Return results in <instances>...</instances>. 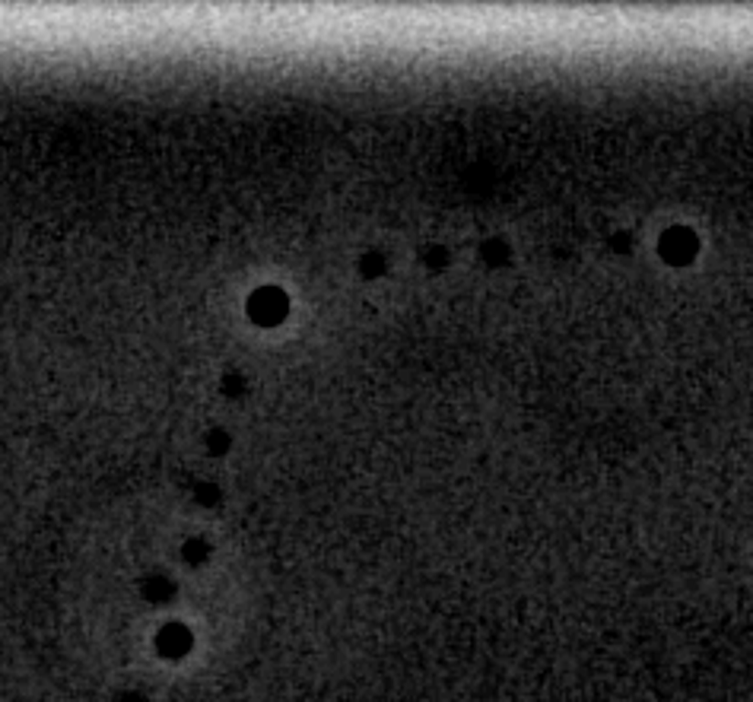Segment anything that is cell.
Segmentation results:
<instances>
[{
  "mask_svg": "<svg viewBox=\"0 0 753 702\" xmlns=\"http://www.w3.org/2000/svg\"><path fill=\"white\" fill-rule=\"evenodd\" d=\"M207 448H210L213 454H226L229 452V436H226L223 430H213L210 436H207Z\"/></svg>",
  "mask_w": 753,
  "mask_h": 702,
  "instance_id": "cell-4",
  "label": "cell"
},
{
  "mask_svg": "<svg viewBox=\"0 0 753 702\" xmlns=\"http://www.w3.org/2000/svg\"><path fill=\"white\" fill-rule=\"evenodd\" d=\"M223 391L226 394H242L245 391V378L239 376V372H236V376H226L223 378Z\"/></svg>",
  "mask_w": 753,
  "mask_h": 702,
  "instance_id": "cell-6",
  "label": "cell"
},
{
  "mask_svg": "<svg viewBox=\"0 0 753 702\" xmlns=\"http://www.w3.org/2000/svg\"><path fill=\"white\" fill-rule=\"evenodd\" d=\"M165 591H169V581H165V579L146 581V594H150V598H159V594H165Z\"/></svg>",
  "mask_w": 753,
  "mask_h": 702,
  "instance_id": "cell-8",
  "label": "cell"
},
{
  "mask_svg": "<svg viewBox=\"0 0 753 702\" xmlns=\"http://www.w3.org/2000/svg\"><path fill=\"white\" fill-rule=\"evenodd\" d=\"M385 271V258L378 255V251H369V255L363 258V273L366 277H376V273Z\"/></svg>",
  "mask_w": 753,
  "mask_h": 702,
  "instance_id": "cell-5",
  "label": "cell"
},
{
  "mask_svg": "<svg viewBox=\"0 0 753 702\" xmlns=\"http://www.w3.org/2000/svg\"><path fill=\"white\" fill-rule=\"evenodd\" d=\"M207 553H210V544H207V540H188V544H185V559L195 566L204 563Z\"/></svg>",
  "mask_w": 753,
  "mask_h": 702,
  "instance_id": "cell-3",
  "label": "cell"
},
{
  "mask_svg": "<svg viewBox=\"0 0 753 702\" xmlns=\"http://www.w3.org/2000/svg\"><path fill=\"white\" fill-rule=\"evenodd\" d=\"M197 499H201V503H217V499H219V490H217L213 484H210V486L204 484V486H197Z\"/></svg>",
  "mask_w": 753,
  "mask_h": 702,
  "instance_id": "cell-7",
  "label": "cell"
},
{
  "mask_svg": "<svg viewBox=\"0 0 753 702\" xmlns=\"http://www.w3.org/2000/svg\"><path fill=\"white\" fill-rule=\"evenodd\" d=\"M159 645H163V652H169V654H182L185 648L191 645V636H188V630H182V626H165L163 636H159Z\"/></svg>",
  "mask_w": 753,
  "mask_h": 702,
  "instance_id": "cell-2",
  "label": "cell"
},
{
  "mask_svg": "<svg viewBox=\"0 0 753 702\" xmlns=\"http://www.w3.org/2000/svg\"><path fill=\"white\" fill-rule=\"evenodd\" d=\"M245 309H249L251 321H258V324L264 327H274L290 315V296H286L283 290H277V286H261V290H255L249 296Z\"/></svg>",
  "mask_w": 753,
  "mask_h": 702,
  "instance_id": "cell-1",
  "label": "cell"
}]
</instances>
